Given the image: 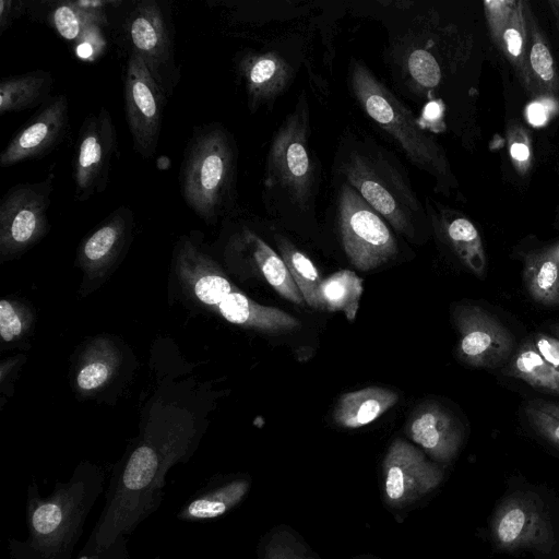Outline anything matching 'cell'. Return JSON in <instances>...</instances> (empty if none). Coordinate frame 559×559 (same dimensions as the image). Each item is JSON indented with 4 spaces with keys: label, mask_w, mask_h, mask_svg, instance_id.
<instances>
[{
    "label": "cell",
    "mask_w": 559,
    "mask_h": 559,
    "mask_svg": "<svg viewBox=\"0 0 559 559\" xmlns=\"http://www.w3.org/2000/svg\"><path fill=\"white\" fill-rule=\"evenodd\" d=\"M197 443V430L185 421L147 426L112 473L99 518L79 554L100 552L133 534L159 509L168 471L187 462Z\"/></svg>",
    "instance_id": "1"
},
{
    "label": "cell",
    "mask_w": 559,
    "mask_h": 559,
    "mask_svg": "<svg viewBox=\"0 0 559 559\" xmlns=\"http://www.w3.org/2000/svg\"><path fill=\"white\" fill-rule=\"evenodd\" d=\"M332 176L352 186L396 233L408 239L415 240L429 223L400 158L366 133L343 134Z\"/></svg>",
    "instance_id": "2"
},
{
    "label": "cell",
    "mask_w": 559,
    "mask_h": 559,
    "mask_svg": "<svg viewBox=\"0 0 559 559\" xmlns=\"http://www.w3.org/2000/svg\"><path fill=\"white\" fill-rule=\"evenodd\" d=\"M103 471L81 463L67 481L41 496L31 483L26 498L27 537L10 538V559H72L87 518L104 491Z\"/></svg>",
    "instance_id": "3"
},
{
    "label": "cell",
    "mask_w": 559,
    "mask_h": 559,
    "mask_svg": "<svg viewBox=\"0 0 559 559\" xmlns=\"http://www.w3.org/2000/svg\"><path fill=\"white\" fill-rule=\"evenodd\" d=\"M321 185V165L311 144L306 94L273 134L266 154L262 199L266 210L289 224H312Z\"/></svg>",
    "instance_id": "4"
},
{
    "label": "cell",
    "mask_w": 559,
    "mask_h": 559,
    "mask_svg": "<svg viewBox=\"0 0 559 559\" xmlns=\"http://www.w3.org/2000/svg\"><path fill=\"white\" fill-rule=\"evenodd\" d=\"M348 82L366 116L414 166L433 178L436 189L449 193L457 186L442 146L420 128L413 112L362 61L352 59Z\"/></svg>",
    "instance_id": "5"
},
{
    "label": "cell",
    "mask_w": 559,
    "mask_h": 559,
    "mask_svg": "<svg viewBox=\"0 0 559 559\" xmlns=\"http://www.w3.org/2000/svg\"><path fill=\"white\" fill-rule=\"evenodd\" d=\"M236 170V144L224 127L213 123L195 132L186 150L180 187L188 206L206 223L233 205Z\"/></svg>",
    "instance_id": "6"
},
{
    "label": "cell",
    "mask_w": 559,
    "mask_h": 559,
    "mask_svg": "<svg viewBox=\"0 0 559 559\" xmlns=\"http://www.w3.org/2000/svg\"><path fill=\"white\" fill-rule=\"evenodd\" d=\"M333 212L343 250L356 269L374 270L399 253L392 227L347 182L333 179Z\"/></svg>",
    "instance_id": "7"
},
{
    "label": "cell",
    "mask_w": 559,
    "mask_h": 559,
    "mask_svg": "<svg viewBox=\"0 0 559 559\" xmlns=\"http://www.w3.org/2000/svg\"><path fill=\"white\" fill-rule=\"evenodd\" d=\"M53 189L52 177L19 183L0 204V257L12 259L34 246L48 230L47 212Z\"/></svg>",
    "instance_id": "8"
},
{
    "label": "cell",
    "mask_w": 559,
    "mask_h": 559,
    "mask_svg": "<svg viewBox=\"0 0 559 559\" xmlns=\"http://www.w3.org/2000/svg\"><path fill=\"white\" fill-rule=\"evenodd\" d=\"M131 51L144 62L157 84L170 97L180 72L175 58L173 35L166 14L155 0H142L127 23Z\"/></svg>",
    "instance_id": "9"
},
{
    "label": "cell",
    "mask_w": 559,
    "mask_h": 559,
    "mask_svg": "<svg viewBox=\"0 0 559 559\" xmlns=\"http://www.w3.org/2000/svg\"><path fill=\"white\" fill-rule=\"evenodd\" d=\"M124 109L135 151L151 158L157 148L167 95L134 52H130L124 76Z\"/></svg>",
    "instance_id": "10"
},
{
    "label": "cell",
    "mask_w": 559,
    "mask_h": 559,
    "mask_svg": "<svg viewBox=\"0 0 559 559\" xmlns=\"http://www.w3.org/2000/svg\"><path fill=\"white\" fill-rule=\"evenodd\" d=\"M116 150L115 123L109 111L100 107L84 120L78 138L73 162L76 200H88L105 189Z\"/></svg>",
    "instance_id": "11"
},
{
    "label": "cell",
    "mask_w": 559,
    "mask_h": 559,
    "mask_svg": "<svg viewBox=\"0 0 559 559\" xmlns=\"http://www.w3.org/2000/svg\"><path fill=\"white\" fill-rule=\"evenodd\" d=\"M452 318L460 336L456 356L463 364L476 368H493L511 354L512 335L486 309L461 304L454 308Z\"/></svg>",
    "instance_id": "12"
},
{
    "label": "cell",
    "mask_w": 559,
    "mask_h": 559,
    "mask_svg": "<svg viewBox=\"0 0 559 559\" xmlns=\"http://www.w3.org/2000/svg\"><path fill=\"white\" fill-rule=\"evenodd\" d=\"M491 537L502 550L549 549L554 533L540 502L533 496L516 493L506 499L491 521Z\"/></svg>",
    "instance_id": "13"
},
{
    "label": "cell",
    "mask_w": 559,
    "mask_h": 559,
    "mask_svg": "<svg viewBox=\"0 0 559 559\" xmlns=\"http://www.w3.org/2000/svg\"><path fill=\"white\" fill-rule=\"evenodd\" d=\"M384 496L389 504H408L433 490L443 473L424 453L403 439H395L383 460Z\"/></svg>",
    "instance_id": "14"
},
{
    "label": "cell",
    "mask_w": 559,
    "mask_h": 559,
    "mask_svg": "<svg viewBox=\"0 0 559 559\" xmlns=\"http://www.w3.org/2000/svg\"><path fill=\"white\" fill-rule=\"evenodd\" d=\"M69 127L66 95L51 97L11 139L0 154V166L37 158L62 142Z\"/></svg>",
    "instance_id": "15"
},
{
    "label": "cell",
    "mask_w": 559,
    "mask_h": 559,
    "mask_svg": "<svg viewBox=\"0 0 559 559\" xmlns=\"http://www.w3.org/2000/svg\"><path fill=\"white\" fill-rule=\"evenodd\" d=\"M133 228L127 206L111 212L81 243L78 260L88 278L103 276L120 255Z\"/></svg>",
    "instance_id": "16"
},
{
    "label": "cell",
    "mask_w": 559,
    "mask_h": 559,
    "mask_svg": "<svg viewBox=\"0 0 559 559\" xmlns=\"http://www.w3.org/2000/svg\"><path fill=\"white\" fill-rule=\"evenodd\" d=\"M237 68L245 83L251 112L273 103L293 80L292 66L272 50L242 52Z\"/></svg>",
    "instance_id": "17"
},
{
    "label": "cell",
    "mask_w": 559,
    "mask_h": 559,
    "mask_svg": "<svg viewBox=\"0 0 559 559\" xmlns=\"http://www.w3.org/2000/svg\"><path fill=\"white\" fill-rule=\"evenodd\" d=\"M429 223L443 237L460 262L475 276L486 274L487 258L480 234L474 223L457 211L444 207L427 197Z\"/></svg>",
    "instance_id": "18"
},
{
    "label": "cell",
    "mask_w": 559,
    "mask_h": 559,
    "mask_svg": "<svg viewBox=\"0 0 559 559\" xmlns=\"http://www.w3.org/2000/svg\"><path fill=\"white\" fill-rule=\"evenodd\" d=\"M407 436L439 462H450L456 454L462 431L454 417L437 403L419 406L409 417Z\"/></svg>",
    "instance_id": "19"
},
{
    "label": "cell",
    "mask_w": 559,
    "mask_h": 559,
    "mask_svg": "<svg viewBox=\"0 0 559 559\" xmlns=\"http://www.w3.org/2000/svg\"><path fill=\"white\" fill-rule=\"evenodd\" d=\"M250 489L245 477L213 478L197 490L177 513L185 522H204L223 516L239 504Z\"/></svg>",
    "instance_id": "20"
},
{
    "label": "cell",
    "mask_w": 559,
    "mask_h": 559,
    "mask_svg": "<svg viewBox=\"0 0 559 559\" xmlns=\"http://www.w3.org/2000/svg\"><path fill=\"white\" fill-rule=\"evenodd\" d=\"M226 321L264 333H284L299 326V321L286 311L260 305L235 288L211 309Z\"/></svg>",
    "instance_id": "21"
},
{
    "label": "cell",
    "mask_w": 559,
    "mask_h": 559,
    "mask_svg": "<svg viewBox=\"0 0 559 559\" xmlns=\"http://www.w3.org/2000/svg\"><path fill=\"white\" fill-rule=\"evenodd\" d=\"M252 259L272 288L288 301L304 306V297L282 257L257 233L242 227L231 238Z\"/></svg>",
    "instance_id": "22"
},
{
    "label": "cell",
    "mask_w": 559,
    "mask_h": 559,
    "mask_svg": "<svg viewBox=\"0 0 559 559\" xmlns=\"http://www.w3.org/2000/svg\"><path fill=\"white\" fill-rule=\"evenodd\" d=\"M399 401V395L383 386H367L343 394L332 414L334 423L343 428L355 429L366 426Z\"/></svg>",
    "instance_id": "23"
},
{
    "label": "cell",
    "mask_w": 559,
    "mask_h": 559,
    "mask_svg": "<svg viewBox=\"0 0 559 559\" xmlns=\"http://www.w3.org/2000/svg\"><path fill=\"white\" fill-rule=\"evenodd\" d=\"M523 282L534 301L547 307L559 306V243L525 257Z\"/></svg>",
    "instance_id": "24"
},
{
    "label": "cell",
    "mask_w": 559,
    "mask_h": 559,
    "mask_svg": "<svg viewBox=\"0 0 559 559\" xmlns=\"http://www.w3.org/2000/svg\"><path fill=\"white\" fill-rule=\"evenodd\" d=\"M528 24V69L534 98H556L559 95V75L555 60L530 3L526 8Z\"/></svg>",
    "instance_id": "25"
},
{
    "label": "cell",
    "mask_w": 559,
    "mask_h": 559,
    "mask_svg": "<svg viewBox=\"0 0 559 559\" xmlns=\"http://www.w3.org/2000/svg\"><path fill=\"white\" fill-rule=\"evenodd\" d=\"M52 83L51 73L45 70L3 78L0 82V115L46 104L51 98Z\"/></svg>",
    "instance_id": "26"
},
{
    "label": "cell",
    "mask_w": 559,
    "mask_h": 559,
    "mask_svg": "<svg viewBox=\"0 0 559 559\" xmlns=\"http://www.w3.org/2000/svg\"><path fill=\"white\" fill-rule=\"evenodd\" d=\"M528 2L516 0L510 22L502 36L500 52L512 67L524 90L532 96L533 87L528 69Z\"/></svg>",
    "instance_id": "27"
},
{
    "label": "cell",
    "mask_w": 559,
    "mask_h": 559,
    "mask_svg": "<svg viewBox=\"0 0 559 559\" xmlns=\"http://www.w3.org/2000/svg\"><path fill=\"white\" fill-rule=\"evenodd\" d=\"M504 374L531 386L559 395V369L549 365L536 350L532 340L521 344L504 368Z\"/></svg>",
    "instance_id": "28"
},
{
    "label": "cell",
    "mask_w": 559,
    "mask_h": 559,
    "mask_svg": "<svg viewBox=\"0 0 559 559\" xmlns=\"http://www.w3.org/2000/svg\"><path fill=\"white\" fill-rule=\"evenodd\" d=\"M118 349L106 338L97 340L83 356L76 371L75 383L83 393L104 388L119 366Z\"/></svg>",
    "instance_id": "29"
},
{
    "label": "cell",
    "mask_w": 559,
    "mask_h": 559,
    "mask_svg": "<svg viewBox=\"0 0 559 559\" xmlns=\"http://www.w3.org/2000/svg\"><path fill=\"white\" fill-rule=\"evenodd\" d=\"M104 1H64L58 3L50 13L52 26L60 36L75 40L92 26L105 22Z\"/></svg>",
    "instance_id": "30"
},
{
    "label": "cell",
    "mask_w": 559,
    "mask_h": 559,
    "mask_svg": "<svg viewBox=\"0 0 559 559\" xmlns=\"http://www.w3.org/2000/svg\"><path fill=\"white\" fill-rule=\"evenodd\" d=\"M274 239L278 254L287 265L305 302L311 308L321 309L319 290L323 280L311 259L282 233H274Z\"/></svg>",
    "instance_id": "31"
},
{
    "label": "cell",
    "mask_w": 559,
    "mask_h": 559,
    "mask_svg": "<svg viewBox=\"0 0 559 559\" xmlns=\"http://www.w3.org/2000/svg\"><path fill=\"white\" fill-rule=\"evenodd\" d=\"M362 278L349 270H341L320 285L321 310L340 311L347 320L355 321L364 292Z\"/></svg>",
    "instance_id": "32"
},
{
    "label": "cell",
    "mask_w": 559,
    "mask_h": 559,
    "mask_svg": "<svg viewBox=\"0 0 559 559\" xmlns=\"http://www.w3.org/2000/svg\"><path fill=\"white\" fill-rule=\"evenodd\" d=\"M524 413L530 426L549 443L559 448V404L532 400L526 403Z\"/></svg>",
    "instance_id": "33"
},
{
    "label": "cell",
    "mask_w": 559,
    "mask_h": 559,
    "mask_svg": "<svg viewBox=\"0 0 559 559\" xmlns=\"http://www.w3.org/2000/svg\"><path fill=\"white\" fill-rule=\"evenodd\" d=\"M506 135L513 168L522 177L528 175L534 157L528 130L520 121L512 120L508 123Z\"/></svg>",
    "instance_id": "34"
},
{
    "label": "cell",
    "mask_w": 559,
    "mask_h": 559,
    "mask_svg": "<svg viewBox=\"0 0 559 559\" xmlns=\"http://www.w3.org/2000/svg\"><path fill=\"white\" fill-rule=\"evenodd\" d=\"M31 316L19 302L10 299L0 301V336L3 343L21 338L29 328Z\"/></svg>",
    "instance_id": "35"
},
{
    "label": "cell",
    "mask_w": 559,
    "mask_h": 559,
    "mask_svg": "<svg viewBox=\"0 0 559 559\" xmlns=\"http://www.w3.org/2000/svg\"><path fill=\"white\" fill-rule=\"evenodd\" d=\"M407 70L412 79L421 87H436L441 80V69L435 57L424 50L416 49L407 58Z\"/></svg>",
    "instance_id": "36"
},
{
    "label": "cell",
    "mask_w": 559,
    "mask_h": 559,
    "mask_svg": "<svg viewBox=\"0 0 559 559\" xmlns=\"http://www.w3.org/2000/svg\"><path fill=\"white\" fill-rule=\"evenodd\" d=\"M515 3L516 0H487L483 3L490 39L499 50Z\"/></svg>",
    "instance_id": "37"
},
{
    "label": "cell",
    "mask_w": 559,
    "mask_h": 559,
    "mask_svg": "<svg viewBox=\"0 0 559 559\" xmlns=\"http://www.w3.org/2000/svg\"><path fill=\"white\" fill-rule=\"evenodd\" d=\"M532 342L537 353L552 367L559 369V338L537 333Z\"/></svg>",
    "instance_id": "38"
},
{
    "label": "cell",
    "mask_w": 559,
    "mask_h": 559,
    "mask_svg": "<svg viewBox=\"0 0 559 559\" xmlns=\"http://www.w3.org/2000/svg\"><path fill=\"white\" fill-rule=\"evenodd\" d=\"M127 537H119L111 546L105 550L91 555L78 554L74 559H128Z\"/></svg>",
    "instance_id": "39"
},
{
    "label": "cell",
    "mask_w": 559,
    "mask_h": 559,
    "mask_svg": "<svg viewBox=\"0 0 559 559\" xmlns=\"http://www.w3.org/2000/svg\"><path fill=\"white\" fill-rule=\"evenodd\" d=\"M265 559H309L302 557L289 544L284 542L270 543L265 549Z\"/></svg>",
    "instance_id": "40"
},
{
    "label": "cell",
    "mask_w": 559,
    "mask_h": 559,
    "mask_svg": "<svg viewBox=\"0 0 559 559\" xmlns=\"http://www.w3.org/2000/svg\"><path fill=\"white\" fill-rule=\"evenodd\" d=\"M17 4L12 0L0 1V33L2 34L7 29L12 21L17 16Z\"/></svg>",
    "instance_id": "41"
},
{
    "label": "cell",
    "mask_w": 559,
    "mask_h": 559,
    "mask_svg": "<svg viewBox=\"0 0 559 559\" xmlns=\"http://www.w3.org/2000/svg\"><path fill=\"white\" fill-rule=\"evenodd\" d=\"M548 4L550 7V10L558 23V27H559V0H550L548 1Z\"/></svg>",
    "instance_id": "42"
},
{
    "label": "cell",
    "mask_w": 559,
    "mask_h": 559,
    "mask_svg": "<svg viewBox=\"0 0 559 559\" xmlns=\"http://www.w3.org/2000/svg\"><path fill=\"white\" fill-rule=\"evenodd\" d=\"M550 330L552 331L554 335L559 338V323L551 325Z\"/></svg>",
    "instance_id": "43"
}]
</instances>
